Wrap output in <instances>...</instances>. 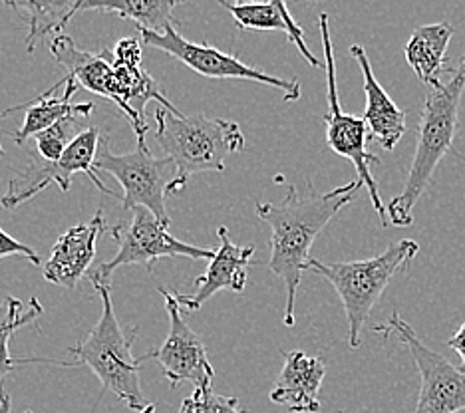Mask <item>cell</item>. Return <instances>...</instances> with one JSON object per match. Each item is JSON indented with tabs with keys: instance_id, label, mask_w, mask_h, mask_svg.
Listing matches in <instances>:
<instances>
[{
	"instance_id": "obj_27",
	"label": "cell",
	"mask_w": 465,
	"mask_h": 413,
	"mask_svg": "<svg viewBox=\"0 0 465 413\" xmlns=\"http://www.w3.org/2000/svg\"><path fill=\"white\" fill-rule=\"evenodd\" d=\"M112 52L118 64H125V66H140L142 64V42L137 38H122Z\"/></svg>"
},
{
	"instance_id": "obj_12",
	"label": "cell",
	"mask_w": 465,
	"mask_h": 413,
	"mask_svg": "<svg viewBox=\"0 0 465 413\" xmlns=\"http://www.w3.org/2000/svg\"><path fill=\"white\" fill-rule=\"evenodd\" d=\"M165 300V310L169 316V332L165 342L150 349L143 359H157L162 366V372L169 386L177 388L182 384H193L195 388H211V381L215 378V369L209 362L207 348L201 342V338L189 326L182 316V306H179L175 292L157 289Z\"/></svg>"
},
{
	"instance_id": "obj_16",
	"label": "cell",
	"mask_w": 465,
	"mask_h": 413,
	"mask_svg": "<svg viewBox=\"0 0 465 413\" xmlns=\"http://www.w3.org/2000/svg\"><path fill=\"white\" fill-rule=\"evenodd\" d=\"M50 52L66 68L68 78L76 82L80 88L118 103V78H115L114 52L108 48L100 52L82 50L66 34H60L52 40Z\"/></svg>"
},
{
	"instance_id": "obj_8",
	"label": "cell",
	"mask_w": 465,
	"mask_h": 413,
	"mask_svg": "<svg viewBox=\"0 0 465 413\" xmlns=\"http://www.w3.org/2000/svg\"><path fill=\"white\" fill-rule=\"evenodd\" d=\"M100 130L96 125H88L58 162H45V159H30L26 167L18 169L8 179L6 193L0 199V205L13 211L18 209L26 201L35 199L50 185H58L62 191H68L72 185V177L76 173H86L90 182L96 185L102 193L115 197L112 191L104 185L96 172V162L100 153Z\"/></svg>"
},
{
	"instance_id": "obj_7",
	"label": "cell",
	"mask_w": 465,
	"mask_h": 413,
	"mask_svg": "<svg viewBox=\"0 0 465 413\" xmlns=\"http://www.w3.org/2000/svg\"><path fill=\"white\" fill-rule=\"evenodd\" d=\"M96 172H105L120 182L124 189V209H147L157 221L169 227L165 199L169 185L177 177V167L169 157H155L145 143H137L130 153L118 155L110 150L108 137H102Z\"/></svg>"
},
{
	"instance_id": "obj_4",
	"label": "cell",
	"mask_w": 465,
	"mask_h": 413,
	"mask_svg": "<svg viewBox=\"0 0 465 413\" xmlns=\"http://www.w3.org/2000/svg\"><path fill=\"white\" fill-rule=\"evenodd\" d=\"M418 252L420 245L416 241L401 239L366 261L322 262L311 259L306 264V270L329 280L341 296L348 320V344L352 349L361 346L364 324L390 280L406 270Z\"/></svg>"
},
{
	"instance_id": "obj_33",
	"label": "cell",
	"mask_w": 465,
	"mask_h": 413,
	"mask_svg": "<svg viewBox=\"0 0 465 413\" xmlns=\"http://www.w3.org/2000/svg\"><path fill=\"white\" fill-rule=\"evenodd\" d=\"M458 155H460V153H458ZM460 157H461V159H463V162H465V157H463V155H460Z\"/></svg>"
},
{
	"instance_id": "obj_6",
	"label": "cell",
	"mask_w": 465,
	"mask_h": 413,
	"mask_svg": "<svg viewBox=\"0 0 465 413\" xmlns=\"http://www.w3.org/2000/svg\"><path fill=\"white\" fill-rule=\"evenodd\" d=\"M321 36H322V50H324V70H326V102H329V110L322 115L326 123V143L331 150L348 159L356 169L358 179L368 189L370 199H372V207L382 221V227H388V213L380 197V191L376 185V179L370 172V165H380L378 155L368 152L370 142V130L364 118H356V115L344 113L341 108V100H338V88H336V62H334V50H332V38H331V23L329 15H321L319 18Z\"/></svg>"
},
{
	"instance_id": "obj_19",
	"label": "cell",
	"mask_w": 465,
	"mask_h": 413,
	"mask_svg": "<svg viewBox=\"0 0 465 413\" xmlns=\"http://www.w3.org/2000/svg\"><path fill=\"white\" fill-rule=\"evenodd\" d=\"M453 38V26L448 23L428 25L414 30L406 44V60L418 80L431 90L441 86L443 74H451L446 50Z\"/></svg>"
},
{
	"instance_id": "obj_1",
	"label": "cell",
	"mask_w": 465,
	"mask_h": 413,
	"mask_svg": "<svg viewBox=\"0 0 465 413\" xmlns=\"http://www.w3.org/2000/svg\"><path fill=\"white\" fill-rule=\"evenodd\" d=\"M362 187L364 183L356 179L326 193H316L311 182H306L304 191L289 185L279 203H257V217L271 227V259L267 264L287 289V326L294 324V302L302 270H306V264L312 259V242L348 203H352Z\"/></svg>"
},
{
	"instance_id": "obj_3",
	"label": "cell",
	"mask_w": 465,
	"mask_h": 413,
	"mask_svg": "<svg viewBox=\"0 0 465 413\" xmlns=\"http://www.w3.org/2000/svg\"><path fill=\"white\" fill-rule=\"evenodd\" d=\"M155 140L177 167V177L169 185V197L182 193L195 173H223L229 155L245 150V135L239 123L207 118L205 113H172L155 110Z\"/></svg>"
},
{
	"instance_id": "obj_28",
	"label": "cell",
	"mask_w": 465,
	"mask_h": 413,
	"mask_svg": "<svg viewBox=\"0 0 465 413\" xmlns=\"http://www.w3.org/2000/svg\"><path fill=\"white\" fill-rule=\"evenodd\" d=\"M446 344L453 349V352H456V354L461 358V366H460V369H461V372L465 374V322L458 328V332L453 334Z\"/></svg>"
},
{
	"instance_id": "obj_22",
	"label": "cell",
	"mask_w": 465,
	"mask_h": 413,
	"mask_svg": "<svg viewBox=\"0 0 465 413\" xmlns=\"http://www.w3.org/2000/svg\"><path fill=\"white\" fill-rule=\"evenodd\" d=\"M179 3L172 0H122V3H80V10H96V13H112L120 18L134 20L135 26L150 32H163L175 26L173 10Z\"/></svg>"
},
{
	"instance_id": "obj_31",
	"label": "cell",
	"mask_w": 465,
	"mask_h": 413,
	"mask_svg": "<svg viewBox=\"0 0 465 413\" xmlns=\"http://www.w3.org/2000/svg\"><path fill=\"white\" fill-rule=\"evenodd\" d=\"M0 157H5V150H3V143H0Z\"/></svg>"
},
{
	"instance_id": "obj_30",
	"label": "cell",
	"mask_w": 465,
	"mask_h": 413,
	"mask_svg": "<svg viewBox=\"0 0 465 413\" xmlns=\"http://www.w3.org/2000/svg\"><path fill=\"white\" fill-rule=\"evenodd\" d=\"M140 413H155V406L153 404H150V406H147L143 411H140Z\"/></svg>"
},
{
	"instance_id": "obj_21",
	"label": "cell",
	"mask_w": 465,
	"mask_h": 413,
	"mask_svg": "<svg viewBox=\"0 0 465 413\" xmlns=\"http://www.w3.org/2000/svg\"><path fill=\"white\" fill-rule=\"evenodd\" d=\"M8 6L28 25L26 50L30 54L46 36H60L72 16L80 13V3H8Z\"/></svg>"
},
{
	"instance_id": "obj_18",
	"label": "cell",
	"mask_w": 465,
	"mask_h": 413,
	"mask_svg": "<svg viewBox=\"0 0 465 413\" xmlns=\"http://www.w3.org/2000/svg\"><path fill=\"white\" fill-rule=\"evenodd\" d=\"M351 54L361 64L362 70L366 93V110L362 118L368 123L370 140H378L386 152H392L406 132V112L400 110L388 92L380 86L374 70L370 66L366 50L361 44H354Z\"/></svg>"
},
{
	"instance_id": "obj_29",
	"label": "cell",
	"mask_w": 465,
	"mask_h": 413,
	"mask_svg": "<svg viewBox=\"0 0 465 413\" xmlns=\"http://www.w3.org/2000/svg\"><path fill=\"white\" fill-rule=\"evenodd\" d=\"M13 411V398L8 396V391L5 386L0 388V413H10Z\"/></svg>"
},
{
	"instance_id": "obj_23",
	"label": "cell",
	"mask_w": 465,
	"mask_h": 413,
	"mask_svg": "<svg viewBox=\"0 0 465 413\" xmlns=\"http://www.w3.org/2000/svg\"><path fill=\"white\" fill-rule=\"evenodd\" d=\"M42 314V306L36 296H33L26 304L15 296H6L0 304V388L5 386V379L13 374V369L20 362H30L28 358H13L8 342L13 334L30 322H35Z\"/></svg>"
},
{
	"instance_id": "obj_17",
	"label": "cell",
	"mask_w": 465,
	"mask_h": 413,
	"mask_svg": "<svg viewBox=\"0 0 465 413\" xmlns=\"http://www.w3.org/2000/svg\"><path fill=\"white\" fill-rule=\"evenodd\" d=\"M78 90V84L66 76V80L58 82L56 86H52L48 92L38 95L36 102L16 105V108L6 110L3 115H8L18 110H28L25 115L23 125L18 127V132L10 133V137L18 143L25 145L28 140H33L35 135L42 133L54 123L66 120V118H90L94 108L92 102L86 103H72L74 93Z\"/></svg>"
},
{
	"instance_id": "obj_14",
	"label": "cell",
	"mask_w": 465,
	"mask_h": 413,
	"mask_svg": "<svg viewBox=\"0 0 465 413\" xmlns=\"http://www.w3.org/2000/svg\"><path fill=\"white\" fill-rule=\"evenodd\" d=\"M219 249L215 251V257L209 261V267L203 277L195 280L197 290L193 294H182L175 292V299L182 306V310L193 312L199 310L211 296L221 290H231L241 294L247 286V269L255 257V247H239L231 241L229 229L219 227Z\"/></svg>"
},
{
	"instance_id": "obj_25",
	"label": "cell",
	"mask_w": 465,
	"mask_h": 413,
	"mask_svg": "<svg viewBox=\"0 0 465 413\" xmlns=\"http://www.w3.org/2000/svg\"><path fill=\"white\" fill-rule=\"evenodd\" d=\"M179 413H247L239 406L237 398L219 396L213 388H195L189 398L183 399Z\"/></svg>"
},
{
	"instance_id": "obj_15",
	"label": "cell",
	"mask_w": 465,
	"mask_h": 413,
	"mask_svg": "<svg viewBox=\"0 0 465 413\" xmlns=\"http://www.w3.org/2000/svg\"><path fill=\"white\" fill-rule=\"evenodd\" d=\"M284 366L271 391V401L292 413H319V391L326 376V364L319 356H309L302 349L284 352Z\"/></svg>"
},
{
	"instance_id": "obj_11",
	"label": "cell",
	"mask_w": 465,
	"mask_h": 413,
	"mask_svg": "<svg viewBox=\"0 0 465 413\" xmlns=\"http://www.w3.org/2000/svg\"><path fill=\"white\" fill-rule=\"evenodd\" d=\"M382 336L398 334L400 342H404L420 372V394L414 413H458L465 409V374L458 366L440 352H433L420 340L411 328L398 312L386 324L374 328Z\"/></svg>"
},
{
	"instance_id": "obj_9",
	"label": "cell",
	"mask_w": 465,
	"mask_h": 413,
	"mask_svg": "<svg viewBox=\"0 0 465 413\" xmlns=\"http://www.w3.org/2000/svg\"><path fill=\"white\" fill-rule=\"evenodd\" d=\"M115 239L120 241V249L114 254V259L102 262L94 272H88L94 286L112 289V274L128 264H143L147 272H153L155 261L163 257H187L193 261H211L215 257L213 249L187 245V242L169 235V227L142 207L134 209V217L128 225L120 222Z\"/></svg>"
},
{
	"instance_id": "obj_5",
	"label": "cell",
	"mask_w": 465,
	"mask_h": 413,
	"mask_svg": "<svg viewBox=\"0 0 465 413\" xmlns=\"http://www.w3.org/2000/svg\"><path fill=\"white\" fill-rule=\"evenodd\" d=\"M102 299V314L98 324L92 328L86 340L78 342V346L68 348V352L76 358L74 366H88L94 376L102 381V394H112L124 401L134 411H143L147 401L140 386V369L142 358H134L132 346L137 338V328L124 330L114 310L112 289L105 286H94Z\"/></svg>"
},
{
	"instance_id": "obj_10",
	"label": "cell",
	"mask_w": 465,
	"mask_h": 413,
	"mask_svg": "<svg viewBox=\"0 0 465 413\" xmlns=\"http://www.w3.org/2000/svg\"><path fill=\"white\" fill-rule=\"evenodd\" d=\"M142 44L157 48L175 60L183 62L187 68L197 72L199 76L211 80H247L265 84V86L277 88L284 95V102H297L302 93V88L297 78H281L261 72L249 64L241 62L237 56L227 54L211 44H195L179 34L175 26H169L163 32L142 30Z\"/></svg>"
},
{
	"instance_id": "obj_32",
	"label": "cell",
	"mask_w": 465,
	"mask_h": 413,
	"mask_svg": "<svg viewBox=\"0 0 465 413\" xmlns=\"http://www.w3.org/2000/svg\"><path fill=\"white\" fill-rule=\"evenodd\" d=\"M25 413H35V411H30V409H28V411H25ZM92 413H96V408H94V411H92Z\"/></svg>"
},
{
	"instance_id": "obj_24",
	"label": "cell",
	"mask_w": 465,
	"mask_h": 413,
	"mask_svg": "<svg viewBox=\"0 0 465 413\" xmlns=\"http://www.w3.org/2000/svg\"><path fill=\"white\" fill-rule=\"evenodd\" d=\"M78 127L80 118H66L48 127V130L42 133L35 135L33 140L36 145V152L40 153V159H45V162H58L68 150V145L84 132L78 130Z\"/></svg>"
},
{
	"instance_id": "obj_13",
	"label": "cell",
	"mask_w": 465,
	"mask_h": 413,
	"mask_svg": "<svg viewBox=\"0 0 465 413\" xmlns=\"http://www.w3.org/2000/svg\"><path fill=\"white\" fill-rule=\"evenodd\" d=\"M102 235H114V239L118 235V225H108L102 211H98L90 222L70 227L52 249L50 259L42 270L45 279L68 290L76 289L82 277H86L90 270Z\"/></svg>"
},
{
	"instance_id": "obj_26",
	"label": "cell",
	"mask_w": 465,
	"mask_h": 413,
	"mask_svg": "<svg viewBox=\"0 0 465 413\" xmlns=\"http://www.w3.org/2000/svg\"><path fill=\"white\" fill-rule=\"evenodd\" d=\"M6 257H25L33 264L42 262L40 254L33 247L25 245V242L16 241L15 237H10L8 232L0 227V259H6Z\"/></svg>"
},
{
	"instance_id": "obj_20",
	"label": "cell",
	"mask_w": 465,
	"mask_h": 413,
	"mask_svg": "<svg viewBox=\"0 0 465 413\" xmlns=\"http://www.w3.org/2000/svg\"><path fill=\"white\" fill-rule=\"evenodd\" d=\"M219 5L229 10L232 20H235V25L242 30L284 32L312 68H324V64L312 54L309 46H306L302 28L294 23L289 13V6L281 3V0H274V3H235V5L227 3V0H219Z\"/></svg>"
},
{
	"instance_id": "obj_2",
	"label": "cell",
	"mask_w": 465,
	"mask_h": 413,
	"mask_svg": "<svg viewBox=\"0 0 465 413\" xmlns=\"http://www.w3.org/2000/svg\"><path fill=\"white\" fill-rule=\"evenodd\" d=\"M465 90V56L453 68L451 78L440 88L430 90L416 132V152L406 183L388 203V219L394 227H410L414 222V207L431 185L433 173L448 152L460 125V103Z\"/></svg>"
}]
</instances>
